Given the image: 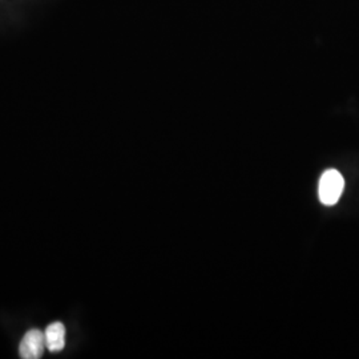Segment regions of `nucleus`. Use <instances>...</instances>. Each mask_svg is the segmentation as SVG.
I'll list each match as a JSON object with an SVG mask.
<instances>
[{
    "instance_id": "nucleus-2",
    "label": "nucleus",
    "mask_w": 359,
    "mask_h": 359,
    "mask_svg": "<svg viewBox=\"0 0 359 359\" xmlns=\"http://www.w3.org/2000/svg\"><path fill=\"white\" fill-rule=\"evenodd\" d=\"M46 347L44 334L40 330H29L23 337L20 346H19V354L23 359H38L41 358Z\"/></svg>"
},
{
    "instance_id": "nucleus-1",
    "label": "nucleus",
    "mask_w": 359,
    "mask_h": 359,
    "mask_svg": "<svg viewBox=\"0 0 359 359\" xmlns=\"http://www.w3.org/2000/svg\"><path fill=\"white\" fill-rule=\"evenodd\" d=\"M345 189V180L335 169H327L320 179L318 196L323 205H334L341 198Z\"/></svg>"
},
{
    "instance_id": "nucleus-3",
    "label": "nucleus",
    "mask_w": 359,
    "mask_h": 359,
    "mask_svg": "<svg viewBox=\"0 0 359 359\" xmlns=\"http://www.w3.org/2000/svg\"><path fill=\"white\" fill-rule=\"evenodd\" d=\"M46 347L51 353H59L65 346V327L60 322H53L44 332Z\"/></svg>"
}]
</instances>
